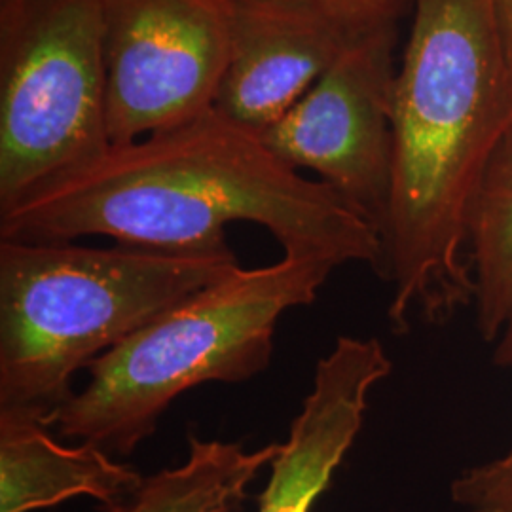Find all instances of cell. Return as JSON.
Wrapping results in <instances>:
<instances>
[{
    "mask_svg": "<svg viewBox=\"0 0 512 512\" xmlns=\"http://www.w3.org/2000/svg\"><path fill=\"white\" fill-rule=\"evenodd\" d=\"M109 148L105 0H0V213Z\"/></svg>",
    "mask_w": 512,
    "mask_h": 512,
    "instance_id": "5b68a950",
    "label": "cell"
},
{
    "mask_svg": "<svg viewBox=\"0 0 512 512\" xmlns=\"http://www.w3.org/2000/svg\"><path fill=\"white\" fill-rule=\"evenodd\" d=\"M476 327L495 346L512 336V128L478 190L467 236Z\"/></svg>",
    "mask_w": 512,
    "mask_h": 512,
    "instance_id": "8fae6325",
    "label": "cell"
},
{
    "mask_svg": "<svg viewBox=\"0 0 512 512\" xmlns=\"http://www.w3.org/2000/svg\"><path fill=\"white\" fill-rule=\"evenodd\" d=\"M494 363L512 366V336L495 344ZM450 494L467 512H512V450L463 471L452 482Z\"/></svg>",
    "mask_w": 512,
    "mask_h": 512,
    "instance_id": "4fadbf2b",
    "label": "cell"
},
{
    "mask_svg": "<svg viewBox=\"0 0 512 512\" xmlns=\"http://www.w3.org/2000/svg\"><path fill=\"white\" fill-rule=\"evenodd\" d=\"M183 465L147 476L129 512H234L247 486L279 452V442L247 452L238 442L188 437Z\"/></svg>",
    "mask_w": 512,
    "mask_h": 512,
    "instance_id": "7c38bea8",
    "label": "cell"
},
{
    "mask_svg": "<svg viewBox=\"0 0 512 512\" xmlns=\"http://www.w3.org/2000/svg\"><path fill=\"white\" fill-rule=\"evenodd\" d=\"M495 16L499 23V33L503 40V48L507 55V65H509V73H511L512 84V0H494Z\"/></svg>",
    "mask_w": 512,
    "mask_h": 512,
    "instance_id": "5bb4252c",
    "label": "cell"
},
{
    "mask_svg": "<svg viewBox=\"0 0 512 512\" xmlns=\"http://www.w3.org/2000/svg\"><path fill=\"white\" fill-rule=\"evenodd\" d=\"M255 222L285 256L380 272L384 241L334 188L283 164L260 135L217 109L110 147L0 213V239L88 236L171 255H228L226 226Z\"/></svg>",
    "mask_w": 512,
    "mask_h": 512,
    "instance_id": "6da1fadb",
    "label": "cell"
},
{
    "mask_svg": "<svg viewBox=\"0 0 512 512\" xmlns=\"http://www.w3.org/2000/svg\"><path fill=\"white\" fill-rule=\"evenodd\" d=\"M393 363L378 338L338 336L281 442L258 512H311L361 433L370 391Z\"/></svg>",
    "mask_w": 512,
    "mask_h": 512,
    "instance_id": "9c48e42d",
    "label": "cell"
},
{
    "mask_svg": "<svg viewBox=\"0 0 512 512\" xmlns=\"http://www.w3.org/2000/svg\"><path fill=\"white\" fill-rule=\"evenodd\" d=\"M228 61L224 0H105L110 147L215 109Z\"/></svg>",
    "mask_w": 512,
    "mask_h": 512,
    "instance_id": "8992f818",
    "label": "cell"
},
{
    "mask_svg": "<svg viewBox=\"0 0 512 512\" xmlns=\"http://www.w3.org/2000/svg\"><path fill=\"white\" fill-rule=\"evenodd\" d=\"M230 61L215 109L262 135L349 48L395 21L401 6L323 0H224Z\"/></svg>",
    "mask_w": 512,
    "mask_h": 512,
    "instance_id": "ba28073f",
    "label": "cell"
},
{
    "mask_svg": "<svg viewBox=\"0 0 512 512\" xmlns=\"http://www.w3.org/2000/svg\"><path fill=\"white\" fill-rule=\"evenodd\" d=\"M145 476L99 446H61L48 427L0 421V512L50 509L90 495L103 512H129Z\"/></svg>",
    "mask_w": 512,
    "mask_h": 512,
    "instance_id": "30bf717a",
    "label": "cell"
},
{
    "mask_svg": "<svg viewBox=\"0 0 512 512\" xmlns=\"http://www.w3.org/2000/svg\"><path fill=\"white\" fill-rule=\"evenodd\" d=\"M334 270L283 256L186 298L88 366L90 382L65 404L55 429L109 454H133L188 389L266 370L283 313L313 304Z\"/></svg>",
    "mask_w": 512,
    "mask_h": 512,
    "instance_id": "277c9868",
    "label": "cell"
},
{
    "mask_svg": "<svg viewBox=\"0 0 512 512\" xmlns=\"http://www.w3.org/2000/svg\"><path fill=\"white\" fill-rule=\"evenodd\" d=\"M512 128V84L494 0H414L391 109L393 175L378 274L389 323L448 321L473 306L465 247L478 190Z\"/></svg>",
    "mask_w": 512,
    "mask_h": 512,
    "instance_id": "7a4b0ae2",
    "label": "cell"
},
{
    "mask_svg": "<svg viewBox=\"0 0 512 512\" xmlns=\"http://www.w3.org/2000/svg\"><path fill=\"white\" fill-rule=\"evenodd\" d=\"M334 4H355V6H401L403 0H323Z\"/></svg>",
    "mask_w": 512,
    "mask_h": 512,
    "instance_id": "9a60e30c",
    "label": "cell"
},
{
    "mask_svg": "<svg viewBox=\"0 0 512 512\" xmlns=\"http://www.w3.org/2000/svg\"><path fill=\"white\" fill-rule=\"evenodd\" d=\"M395 21L357 40L260 139L310 169L384 236L391 200ZM384 241V239H382Z\"/></svg>",
    "mask_w": 512,
    "mask_h": 512,
    "instance_id": "52a82bcc",
    "label": "cell"
},
{
    "mask_svg": "<svg viewBox=\"0 0 512 512\" xmlns=\"http://www.w3.org/2000/svg\"><path fill=\"white\" fill-rule=\"evenodd\" d=\"M239 268L236 253L0 239V421L54 427L78 370Z\"/></svg>",
    "mask_w": 512,
    "mask_h": 512,
    "instance_id": "3957f363",
    "label": "cell"
}]
</instances>
